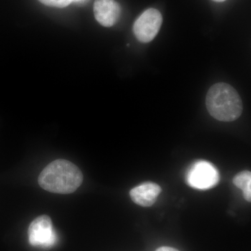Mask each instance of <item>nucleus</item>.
<instances>
[{
	"label": "nucleus",
	"instance_id": "1",
	"mask_svg": "<svg viewBox=\"0 0 251 251\" xmlns=\"http://www.w3.org/2000/svg\"><path fill=\"white\" fill-rule=\"evenodd\" d=\"M83 181L82 172L75 164L67 160L51 162L39 176V184L49 192L70 194L80 187Z\"/></svg>",
	"mask_w": 251,
	"mask_h": 251
},
{
	"label": "nucleus",
	"instance_id": "2",
	"mask_svg": "<svg viewBox=\"0 0 251 251\" xmlns=\"http://www.w3.org/2000/svg\"><path fill=\"white\" fill-rule=\"evenodd\" d=\"M206 106L211 116L221 122H233L243 111L240 96L234 87L224 82L216 83L209 88Z\"/></svg>",
	"mask_w": 251,
	"mask_h": 251
},
{
	"label": "nucleus",
	"instance_id": "3",
	"mask_svg": "<svg viewBox=\"0 0 251 251\" xmlns=\"http://www.w3.org/2000/svg\"><path fill=\"white\" fill-rule=\"evenodd\" d=\"M186 182L195 189L208 190L219 184L220 174L210 162L198 161L190 167L186 173Z\"/></svg>",
	"mask_w": 251,
	"mask_h": 251
},
{
	"label": "nucleus",
	"instance_id": "4",
	"mask_svg": "<svg viewBox=\"0 0 251 251\" xmlns=\"http://www.w3.org/2000/svg\"><path fill=\"white\" fill-rule=\"evenodd\" d=\"M28 239L34 247L46 249L53 247L57 237L49 216H39L31 223L28 229Z\"/></svg>",
	"mask_w": 251,
	"mask_h": 251
},
{
	"label": "nucleus",
	"instance_id": "5",
	"mask_svg": "<svg viewBox=\"0 0 251 251\" xmlns=\"http://www.w3.org/2000/svg\"><path fill=\"white\" fill-rule=\"evenodd\" d=\"M163 17L159 11L149 9L144 11L133 25V32L142 43L150 42L156 37L161 29Z\"/></svg>",
	"mask_w": 251,
	"mask_h": 251
},
{
	"label": "nucleus",
	"instance_id": "6",
	"mask_svg": "<svg viewBox=\"0 0 251 251\" xmlns=\"http://www.w3.org/2000/svg\"><path fill=\"white\" fill-rule=\"evenodd\" d=\"M94 14L102 26L110 27L116 24L121 14V7L115 0H95Z\"/></svg>",
	"mask_w": 251,
	"mask_h": 251
},
{
	"label": "nucleus",
	"instance_id": "7",
	"mask_svg": "<svg viewBox=\"0 0 251 251\" xmlns=\"http://www.w3.org/2000/svg\"><path fill=\"white\" fill-rule=\"evenodd\" d=\"M161 192L159 185L153 182L143 183L130 190L132 201L141 206H151L156 202L157 198Z\"/></svg>",
	"mask_w": 251,
	"mask_h": 251
},
{
	"label": "nucleus",
	"instance_id": "8",
	"mask_svg": "<svg viewBox=\"0 0 251 251\" xmlns=\"http://www.w3.org/2000/svg\"><path fill=\"white\" fill-rule=\"evenodd\" d=\"M233 184L242 190L244 198L248 202L251 201V173L250 171H243L233 178Z\"/></svg>",
	"mask_w": 251,
	"mask_h": 251
},
{
	"label": "nucleus",
	"instance_id": "9",
	"mask_svg": "<svg viewBox=\"0 0 251 251\" xmlns=\"http://www.w3.org/2000/svg\"><path fill=\"white\" fill-rule=\"evenodd\" d=\"M46 6L50 7L64 8L67 7L72 3V0H39Z\"/></svg>",
	"mask_w": 251,
	"mask_h": 251
},
{
	"label": "nucleus",
	"instance_id": "10",
	"mask_svg": "<svg viewBox=\"0 0 251 251\" xmlns=\"http://www.w3.org/2000/svg\"><path fill=\"white\" fill-rule=\"evenodd\" d=\"M155 251H179L177 249H174V248L169 247H162L158 248Z\"/></svg>",
	"mask_w": 251,
	"mask_h": 251
},
{
	"label": "nucleus",
	"instance_id": "11",
	"mask_svg": "<svg viewBox=\"0 0 251 251\" xmlns=\"http://www.w3.org/2000/svg\"><path fill=\"white\" fill-rule=\"evenodd\" d=\"M213 1H216V2H223V1H226V0H213Z\"/></svg>",
	"mask_w": 251,
	"mask_h": 251
},
{
	"label": "nucleus",
	"instance_id": "12",
	"mask_svg": "<svg viewBox=\"0 0 251 251\" xmlns=\"http://www.w3.org/2000/svg\"><path fill=\"white\" fill-rule=\"evenodd\" d=\"M85 1V0H72V2L73 1H75V2H80V1Z\"/></svg>",
	"mask_w": 251,
	"mask_h": 251
}]
</instances>
